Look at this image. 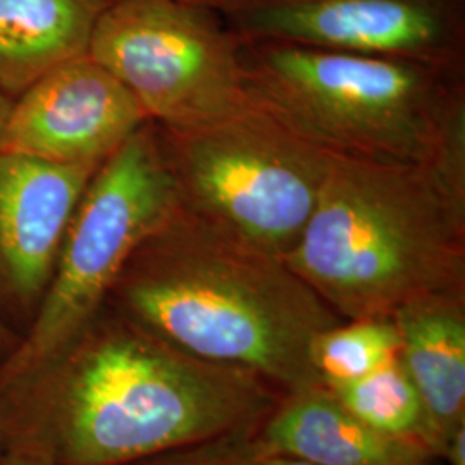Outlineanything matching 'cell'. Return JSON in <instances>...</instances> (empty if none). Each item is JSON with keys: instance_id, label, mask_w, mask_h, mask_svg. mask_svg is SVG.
<instances>
[{"instance_id": "cell-1", "label": "cell", "mask_w": 465, "mask_h": 465, "mask_svg": "<svg viewBox=\"0 0 465 465\" xmlns=\"http://www.w3.org/2000/svg\"><path fill=\"white\" fill-rule=\"evenodd\" d=\"M284 391L205 361L104 303L82 331L0 386L7 453L45 465H123L255 432Z\"/></svg>"}, {"instance_id": "cell-2", "label": "cell", "mask_w": 465, "mask_h": 465, "mask_svg": "<svg viewBox=\"0 0 465 465\" xmlns=\"http://www.w3.org/2000/svg\"><path fill=\"white\" fill-rule=\"evenodd\" d=\"M105 302L190 353L257 372L284 393L322 384L311 341L343 321L284 259L182 203L134 250Z\"/></svg>"}, {"instance_id": "cell-3", "label": "cell", "mask_w": 465, "mask_h": 465, "mask_svg": "<svg viewBox=\"0 0 465 465\" xmlns=\"http://www.w3.org/2000/svg\"><path fill=\"white\" fill-rule=\"evenodd\" d=\"M284 262L341 319L393 316L412 300L465 290V163L331 155Z\"/></svg>"}, {"instance_id": "cell-4", "label": "cell", "mask_w": 465, "mask_h": 465, "mask_svg": "<svg viewBox=\"0 0 465 465\" xmlns=\"http://www.w3.org/2000/svg\"><path fill=\"white\" fill-rule=\"evenodd\" d=\"M242 54L250 100L330 155L465 163V71L271 42Z\"/></svg>"}, {"instance_id": "cell-5", "label": "cell", "mask_w": 465, "mask_h": 465, "mask_svg": "<svg viewBox=\"0 0 465 465\" xmlns=\"http://www.w3.org/2000/svg\"><path fill=\"white\" fill-rule=\"evenodd\" d=\"M178 207L163 134L147 121L100 164L86 186L42 305L0 364V386L34 371L84 330L134 250Z\"/></svg>"}, {"instance_id": "cell-6", "label": "cell", "mask_w": 465, "mask_h": 465, "mask_svg": "<svg viewBox=\"0 0 465 465\" xmlns=\"http://www.w3.org/2000/svg\"><path fill=\"white\" fill-rule=\"evenodd\" d=\"M159 130L186 211L282 259L295 249L330 153L253 102L200 126Z\"/></svg>"}, {"instance_id": "cell-7", "label": "cell", "mask_w": 465, "mask_h": 465, "mask_svg": "<svg viewBox=\"0 0 465 465\" xmlns=\"http://www.w3.org/2000/svg\"><path fill=\"white\" fill-rule=\"evenodd\" d=\"M243 40L221 13L180 0H111L88 55L163 130L193 128L250 102Z\"/></svg>"}, {"instance_id": "cell-8", "label": "cell", "mask_w": 465, "mask_h": 465, "mask_svg": "<svg viewBox=\"0 0 465 465\" xmlns=\"http://www.w3.org/2000/svg\"><path fill=\"white\" fill-rule=\"evenodd\" d=\"M219 13L243 42L465 71V0H232Z\"/></svg>"}, {"instance_id": "cell-9", "label": "cell", "mask_w": 465, "mask_h": 465, "mask_svg": "<svg viewBox=\"0 0 465 465\" xmlns=\"http://www.w3.org/2000/svg\"><path fill=\"white\" fill-rule=\"evenodd\" d=\"M147 121L124 84L86 52L13 99L0 152L55 164H102Z\"/></svg>"}, {"instance_id": "cell-10", "label": "cell", "mask_w": 465, "mask_h": 465, "mask_svg": "<svg viewBox=\"0 0 465 465\" xmlns=\"http://www.w3.org/2000/svg\"><path fill=\"white\" fill-rule=\"evenodd\" d=\"M99 167L0 152V319L19 336L42 305L69 223Z\"/></svg>"}, {"instance_id": "cell-11", "label": "cell", "mask_w": 465, "mask_h": 465, "mask_svg": "<svg viewBox=\"0 0 465 465\" xmlns=\"http://www.w3.org/2000/svg\"><path fill=\"white\" fill-rule=\"evenodd\" d=\"M261 455L312 465H441L422 443L378 431L324 384L284 393L253 434Z\"/></svg>"}, {"instance_id": "cell-12", "label": "cell", "mask_w": 465, "mask_h": 465, "mask_svg": "<svg viewBox=\"0 0 465 465\" xmlns=\"http://www.w3.org/2000/svg\"><path fill=\"white\" fill-rule=\"evenodd\" d=\"M391 317L400 361L424 403L440 457L450 432L465 422V290L412 300Z\"/></svg>"}, {"instance_id": "cell-13", "label": "cell", "mask_w": 465, "mask_h": 465, "mask_svg": "<svg viewBox=\"0 0 465 465\" xmlns=\"http://www.w3.org/2000/svg\"><path fill=\"white\" fill-rule=\"evenodd\" d=\"M111 0H0V90L16 97L69 59L88 52Z\"/></svg>"}, {"instance_id": "cell-14", "label": "cell", "mask_w": 465, "mask_h": 465, "mask_svg": "<svg viewBox=\"0 0 465 465\" xmlns=\"http://www.w3.org/2000/svg\"><path fill=\"white\" fill-rule=\"evenodd\" d=\"M324 386L367 426L390 436L422 443L438 457L424 403L400 357L361 380Z\"/></svg>"}, {"instance_id": "cell-15", "label": "cell", "mask_w": 465, "mask_h": 465, "mask_svg": "<svg viewBox=\"0 0 465 465\" xmlns=\"http://www.w3.org/2000/svg\"><path fill=\"white\" fill-rule=\"evenodd\" d=\"M400 353V332L393 317L343 319L317 332L309 357L322 384L353 381L386 366Z\"/></svg>"}, {"instance_id": "cell-16", "label": "cell", "mask_w": 465, "mask_h": 465, "mask_svg": "<svg viewBox=\"0 0 465 465\" xmlns=\"http://www.w3.org/2000/svg\"><path fill=\"white\" fill-rule=\"evenodd\" d=\"M255 432L232 434L219 440L167 450L123 465H257Z\"/></svg>"}, {"instance_id": "cell-17", "label": "cell", "mask_w": 465, "mask_h": 465, "mask_svg": "<svg viewBox=\"0 0 465 465\" xmlns=\"http://www.w3.org/2000/svg\"><path fill=\"white\" fill-rule=\"evenodd\" d=\"M440 460L447 465H465V422L450 432Z\"/></svg>"}, {"instance_id": "cell-18", "label": "cell", "mask_w": 465, "mask_h": 465, "mask_svg": "<svg viewBox=\"0 0 465 465\" xmlns=\"http://www.w3.org/2000/svg\"><path fill=\"white\" fill-rule=\"evenodd\" d=\"M21 336L0 319V364L15 351Z\"/></svg>"}, {"instance_id": "cell-19", "label": "cell", "mask_w": 465, "mask_h": 465, "mask_svg": "<svg viewBox=\"0 0 465 465\" xmlns=\"http://www.w3.org/2000/svg\"><path fill=\"white\" fill-rule=\"evenodd\" d=\"M257 465H312L307 462H302L297 459H290V457H282V455H261L259 453V460Z\"/></svg>"}, {"instance_id": "cell-20", "label": "cell", "mask_w": 465, "mask_h": 465, "mask_svg": "<svg viewBox=\"0 0 465 465\" xmlns=\"http://www.w3.org/2000/svg\"><path fill=\"white\" fill-rule=\"evenodd\" d=\"M4 465H45L40 460H36L30 455H23V453H13L9 451L5 457V464Z\"/></svg>"}, {"instance_id": "cell-21", "label": "cell", "mask_w": 465, "mask_h": 465, "mask_svg": "<svg viewBox=\"0 0 465 465\" xmlns=\"http://www.w3.org/2000/svg\"><path fill=\"white\" fill-rule=\"evenodd\" d=\"M11 104H13V97H9L7 94H4V92L0 90V134H2L5 119H7V114H9Z\"/></svg>"}, {"instance_id": "cell-22", "label": "cell", "mask_w": 465, "mask_h": 465, "mask_svg": "<svg viewBox=\"0 0 465 465\" xmlns=\"http://www.w3.org/2000/svg\"><path fill=\"white\" fill-rule=\"evenodd\" d=\"M180 2H188V4H195V5H203V7H211L221 11L224 5H228L232 0H180Z\"/></svg>"}, {"instance_id": "cell-23", "label": "cell", "mask_w": 465, "mask_h": 465, "mask_svg": "<svg viewBox=\"0 0 465 465\" xmlns=\"http://www.w3.org/2000/svg\"><path fill=\"white\" fill-rule=\"evenodd\" d=\"M5 457H7V449H5L4 430H2V420H0V465L5 464Z\"/></svg>"}]
</instances>
